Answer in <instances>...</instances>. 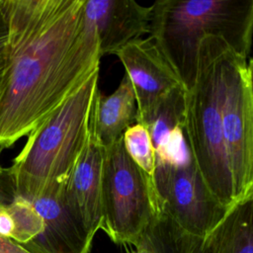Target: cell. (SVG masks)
Returning <instances> with one entry per match:
<instances>
[{
  "label": "cell",
  "mask_w": 253,
  "mask_h": 253,
  "mask_svg": "<svg viewBox=\"0 0 253 253\" xmlns=\"http://www.w3.org/2000/svg\"><path fill=\"white\" fill-rule=\"evenodd\" d=\"M85 0H3L8 22L0 149L28 136L93 74L100 46Z\"/></svg>",
  "instance_id": "1"
},
{
  "label": "cell",
  "mask_w": 253,
  "mask_h": 253,
  "mask_svg": "<svg viewBox=\"0 0 253 253\" xmlns=\"http://www.w3.org/2000/svg\"><path fill=\"white\" fill-rule=\"evenodd\" d=\"M148 33L189 90L203 37L218 36L235 52L250 58L253 0H157L150 6Z\"/></svg>",
  "instance_id": "2"
},
{
  "label": "cell",
  "mask_w": 253,
  "mask_h": 253,
  "mask_svg": "<svg viewBox=\"0 0 253 253\" xmlns=\"http://www.w3.org/2000/svg\"><path fill=\"white\" fill-rule=\"evenodd\" d=\"M98 77L99 72L93 74L29 133L7 168L16 195L30 200L52 186L66 184L89 132Z\"/></svg>",
  "instance_id": "3"
},
{
  "label": "cell",
  "mask_w": 253,
  "mask_h": 253,
  "mask_svg": "<svg viewBox=\"0 0 253 253\" xmlns=\"http://www.w3.org/2000/svg\"><path fill=\"white\" fill-rule=\"evenodd\" d=\"M227 46L222 38L213 35L203 37L199 42L195 82L186 90L184 135L206 186L219 204L229 209L236 202L221 119L222 70Z\"/></svg>",
  "instance_id": "4"
},
{
  "label": "cell",
  "mask_w": 253,
  "mask_h": 253,
  "mask_svg": "<svg viewBox=\"0 0 253 253\" xmlns=\"http://www.w3.org/2000/svg\"><path fill=\"white\" fill-rule=\"evenodd\" d=\"M102 230L117 244L132 245L159 211L152 178L127 155L123 136L104 148Z\"/></svg>",
  "instance_id": "5"
},
{
  "label": "cell",
  "mask_w": 253,
  "mask_h": 253,
  "mask_svg": "<svg viewBox=\"0 0 253 253\" xmlns=\"http://www.w3.org/2000/svg\"><path fill=\"white\" fill-rule=\"evenodd\" d=\"M222 134L235 202L253 197L252 59L227 46L222 70Z\"/></svg>",
  "instance_id": "6"
},
{
  "label": "cell",
  "mask_w": 253,
  "mask_h": 253,
  "mask_svg": "<svg viewBox=\"0 0 253 253\" xmlns=\"http://www.w3.org/2000/svg\"><path fill=\"white\" fill-rule=\"evenodd\" d=\"M152 181L160 210L193 235L204 238L228 211L211 195L192 156L177 164L155 162Z\"/></svg>",
  "instance_id": "7"
},
{
  "label": "cell",
  "mask_w": 253,
  "mask_h": 253,
  "mask_svg": "<svg viewBox=\"0 0 253 253\" xmlns=\"http://www.w3.org/2000/svg\"><path fill=\"white\" fill-rule=\"evenodd\" d=\"M116 55L124 65L125 74L134 91L136 123L144 126L156 103L183 84L150 37L128 43Z\"/></svg>",
  "instance_id": "8"
},
{
  "label": "cell",
  "mask_w": 253,
  "mask_h": 253,
  "mask_svg": "<svg viewBox=\"0 0 253 253\" xmlns=\"http://www.w3.org/2000/svg\"><path fill=\"white\" fill-rule=\"evenodd\" d=\"M103 159L104 147L89 127L85 144L68 177L64 191L71 213L92 242L103 225L101 191Z\"/></svg>",
  "instance_id": "9"
},
{
  "label": "cell",
  "mask_w": 253,
  "mask_h": 253,
  "mask_svg": "<svg viewBox=\"0 0 253 253\" xmlns=\"http://www.w3.org/2000/svg\"><path fill=\"white\" fill-rule=\"evenodd\" d=\"M84 13L97 35L101 56L116 55L149 30L150 7L134 0H85Z\"/></svg>",
  "instance_id": "10"
},
{
  "label": "cell",
  "mask_w": 253,
  "mask_h": 253,
  "mask_svg": "<svg viewBox=\"0 0 253 253\" xmlns=\"http://www.w3.org/2000/svg\"><path fill=\"white\" fill-rule=\"evenodd\" d=\"M136 122V99L126 74L112 94L102 95L98 90L92 108L90 128L104 148L119 140Z\"/></svg>",
  "instance_id": "11"
},
{
  "label": "cell",
  "mask_w": 253,
  "mask_h": 253,
  "mask_svg": "<svg viewBox=\"0 0 253 253\" xmlns=\"http://www.w3.org/2000/svg\"><path fill=\"white\" fill-rule=\"evenodd\" d=\"M204 241L210 253H253V197L230 207Z\"/></svg>",
  "instance_id": "12"
},
{
  "label": "cell",
  "mask_w": 253,
  "mask_h": 253,
  "mask_svg": "<svg viewBox=\"0 0 253 253\" xmlns=\"http://www.w3.org/2000/svg\"><path fill=\"white\" fill-rule=\"evenodd\" d=\"M138 238L153 253H210L203 237L184 230L160 209Z\"/></svg>",
  "instance_id": "13"
},
{
  "label": "cell",
  "mask_w": 253,
  "mask_h": 253,
  "mask_svg": "<svg viewBox=\"0 0 253 253\" xmlns=\"http://www.w3.org/2000/svg\"><path fill=\"white\" fill-rule=\"evenodd\" d=\"M186 89L180 85L165 94L153 108L144 125L149 131L155 157L159 156L172 135L184 128Z\"/></svg>",
  "instance_id": "14"
},
{
  "label": "cell",
  "mask_w": 253,
  "mask_h": 253,
  "mask_svg": "<svg viewBox=\"0 0 253 253\" xmlns=\"http://www.w3.org/2000/svg\"><path fill=\"white\" fill-rule=\"evenodd\" d=\"M14 222L12 240L20 245H27L37 240L44 230L43 220L34 206L27 199L14 194L3 207Z\"/></svg>",
  "instance_id": "15"
},
{
  "label": "cell",
  "mask_w": 253,
  "mask_h": 253,
  "mask_svg": "<svg viewBox=\"0 0 253 253\" xmlns=\"http://www.w3.org/2000/svg\"><path fill=\"white\" fill-rule=\"evenodd\" d=\"M123 143L130 159L152 178L155 170V152L145 126L135 123L123 134Z\"/></svg>",
  "instance_id": "16"
},
{
  "label": "cell",
  "mask_w": 253,
  "mask_h": 253,
  "mask_svg": "<svg viewBox=\"0 0 253 253\" xmlns=\"http://www.w3.org/2000/svg\"><path fill=\"white\" fill-rule=\"evenodd\" d=\"M13 231L14 222L11 215L4 208H0V237L11 239Z\"/></svg>",
  "instance_id": "17"
},
{
  "label": "cell",
  "mask_w": 253,
  "mask_h": 253,
  "mask_svg": "<svg viewBox=\"0 0 253 253\" xmlns=\"http://www.w3.org/2000/svg\"><path fill=\"white\" fill-rule=\"evenodd\" d=\"M0 253H29L22 245L12 239L0 237Z\"/></svg>",
  "instance_id": "18"
},
{
  "label": "cell",
  "mask_w": 253,
  "mask_h": 253,
  "mask_svg": "<svg viewBox=\"0 0 253 253\" xmlns=\"http://www.w3.org/2000/svg\"><path fill=\"white\" fill-rule=\"evenodd\" d=\"M8 38V22L5 10L3 8V0H0V44L7 42Z\"/></svg>",
  "instance_id": "19"
},
{
  "label": "cell",
  "mask_w": 253,
  "mask_h": 253,
  "mask_svg": "<svg viewBox=\"0 0 253 253\" xmlns=\"http://www.w3.org/2000/svg\"><path fill=\"white\" fill-rule=\"evenodd\" d=\"M5 45H6V42L3 44H0V95H1L3 80H4V76H5V71H6Z\"/></svg>",
  "instance_id": "20"
}]
</instances>
